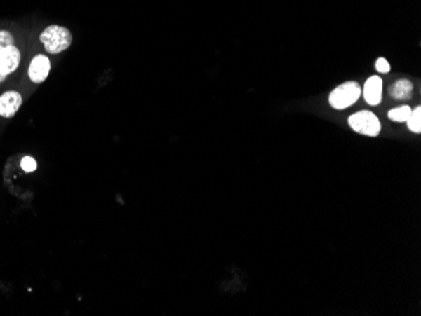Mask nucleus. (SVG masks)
Masks as SVG:
<instances>
[{
	"label": "nucleus",
	"mask_w": 421,
	"mask_h": 316,
	"mask_svg": "<svg viewBox=\"0 0 421 316\" xmlns=\"http://www.w3.org/2000/svg\"><path fill=\"white\" fill-rule=\"evenodd\" d=\"M39 39L48 53L57 55L69 48L72 43V34L67 28L53 25L42 32Z\"/></svg>",
	"instance_id": "obj_1"
},
{
	"label": "nucleus",
	"mask_w": 421,
	"mask_h": 316,
	"mask_svg": "<svg viewBox=\"0 0 421 316\" xmlns=\"http://www.w3.org/2000/svg\"><path fill=\"white\" fill-rule=\"evenodd\" d=\"M362 88L357 82L349 81L335 88L329 95V104L337 110H345L361 97Z\"/></svg>",
	"instance_id": "obj_2"
},
{
	"label": "nucleus",
	"mask_w": 421,
	"mask_h": 316,
	"mask_svg": "<svg viewBox=\"0 0 421 316\" xmlns=\"http://www.w3.org/2000/svg\"><path fill=\"white\" fill-rule=\"evenodd\" d=\"M348 124L352 130L366 137H377L381 131L380 120L371 111H359L353 114L348 118Z\"/></svg>",
	"instance_id": "obj_3"
},
{
	"label": "nucleus",
	"mask_w": 421,
	"mask_h": 316,
	"mask_svg": "<svg viewBox=\"0 0 421 316\" xmlns=\"http://www.w3.org/2000/svg\"><path fill=\"white\" fill-rule=\"evenodd\" d=\"M20 58V52L15 46L0 50V83L4 82L8 76L12 75L18 69Z\"/></svg>",
	"instance_id": "obj_4"
},
{
	"label": "nucleus",
	"mask_w": 421,
	"mask_h": 316,
	"mask_svg": "<svg viewBox=\"0 0 421 316\" xmlns=\"http://www.w3.org/2000/svg\"><path fill=\"white\" fill-rule=\"evenodd\" d=\"M22 95L17 91H6L0 96V116L11 118L22 106Z\"/></svg>",
	"instance_id": "obj_5"
},
{
	"label": "nucleus",
	"mask_w": 421,
	"mask_h": 316,
	"mask_svg": "<svg viewBox=\"0 0 421 316\" xmlns=\"http://www.w3.org/2000/svg\"><path fill=\"white\" fill-rule=\"evenodd\" d=\"M51 71V62L48 57L38 55L32 60L28 69V76L34 83H42L48 77Z\"/></svg>",
	"instance_id": "obj_6"
},
{
	"label": "nucleus",
	"mask_w": 421,
	"mask_h": 316,
	"mask_svg": "<svg viewBox=\"0 0 421 316\" xmlns=\"http://www.w3.org/2000/svg\"><path fill=\"white\" fill-rule=\"evenodd\" d=\"M363 97L368 105L376 106L382 99V80L378 76H372L366 81Z\"/></svg>",
	"instance_id": "obj_7"
},
{
	"label": "nucleus",
	"mask_w": 421,
	"mask_h": 316,
	"mask_svg": "<svg viewBox=\"0 0 421 316\" xmlns=\"http://www.w3.org/2000/svg\"><path fill=\"white\" fill-rule=\"evenodd\" d=\"M414 86L408 80L397 81L394 86L390 87L391 97L396 99H408L413 95Z\"/></svg>",
	"instance_id": "obj_8"
},
{
	"label": "nucleus",
	"mask_w": 421,
	"mask_h": 316,
	"mask_svg": "<svg viewBox=\"0 0 421 316\" xmlns=\"http://www.w3.org/2000/svg\"><path fill=\"white\" fill-rule=\"evenodd\" d=\"M410 114H411V107L408 105L400 106L396 109H392L389 112V118L392 121H396V123H406L408 118H409Z\"/></svg>",
	"instance_id": "obj_9"
},
{
	"label": "nucleus",
	"mask_w": 421,
	"mask_h": 316,
	"mask_svg": "<svg viewBox=\"0 0 421 316\" xmlns=\"http://www.w3.org/2000/svg\"><path fill=\"white\" fill-rule=\"evenodd\" d=\"M406 124H408V128H409L410 130L413 131V132H415V134H420L421 132V107L420 106H417L415 110H411V114H410L409 118H408V121H406Z\"/></svg>",
	"instance_id": "obj_10"
},
{
	"label": "nucleus",
	"mask_w": 421,
	"mask_h": 316,
	"mask_svg": "<svg viewBox=\"0 0 421 316\" xmlns=\"http://www.w3.org/2000/svg\"><path fill=\"white\" fill-rule=\"evenodd\" d=\"M11 46H14V37L12 33L8 31H0V50Z\"/></svg>",
	"instance_id": "obj_11"
},
{
	"label": "nucleus",
	"mask_w": 421,
	"mask_h": 316,
	"mask_svg": "<svg viewBox=\"0 0 421 316\" xmlns=\"http://www.w3.org/2000/svg\"><path fill=\"white\" fill-rule=\"evenodd\" d=\"M20 165L25 173H33L37 169V161L34 160L32 156H25L20 161Z\"/></svg>",
	"instance_id": "obj_12"
},
{
	"label": "nucleus",
	"mask_w": 421,
	"mask_h": 316,
	"mask_svg": "<svg viewBox=\"0 0 421 316\" xmlns=\"http://www.w3.org/2000/svg\"><path fill=\"white\" fill-rule=\"evenodd\" d=\"M375 66H376V69L380 74H389L390 72V63L387 62L385 58H378Z\"/></svg>",
	"instance_id": "obj_13"
}]
</instances>
